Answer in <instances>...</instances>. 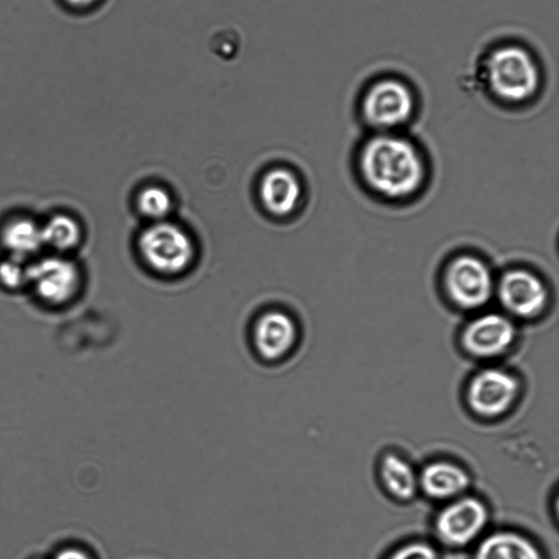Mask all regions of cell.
<instances>
[{"label":"cell","instance_id":"11","mask_svg":"<svg viewBox=\"0 0 559 559\" xmlns=\"http://www.w3.org/2000/svg\"><path fill=\"white\" fill-rule=\"evenodd\" d=\"M252 347L258 358L265 364H277L294 352L298 330L290 316L271 310L260 316L252 329Z\"/></svg>","mask_w":559,"mask_h":559},{"label":"cell","instance_id":"1","mask_svg":"<svg viewBox=\"0 0 559 559\" xmlns=\"http://www.w3.org/2000/svg\"><path fill=\"white\" fill-rule=\"evenodd\" d=\"M358 171L370 191L390 200L408 198L426 179V163L417 145L395 132H377L361 145Z\"/></svg>","mask_w":559,"mask_h":559},{"label":"cell","instance_id":"10","mask_svg":"<svg viewBox=\"0 0 559 559\" xmlns=\"http://www.w3.org/2000/svg\"><path fill=\"white\" fill-rule=\"evenodd\" d=\"M518 329L503 312H483L471 319L460 335L463 350L475 358L488 359L507 353L514 344Z\"/></svg>","mask_w":559,"mask_h":559},{"label":"cell","instance_id":"22","mask_svg":"<svg viewBox=\"0 0 559 559\" xmlns=\"http://www.w3.org/2000/svg\"><path fill=\"white\" fill-rule=\"evenodd\" d=\"M68 4L74 8H85L93 4L96 0H64Z\"/></svg>","mask_w":559,"mask_h":559},{"label":"cell","instance_id":"15","mask_svg":"<svg viewBox=\"0 0 559 559\" xmlns=\"http://www.w3.org/2000/svg\"><path fill=\"white\" fill-rule=\"evenodd\" d=\"M474 559H543L538 547L512 531L495 532L481 539Z\"/></svg>","mask_w":559,"mask_h":559},{"label":"cell","instance_id":"6","mask_svg":"<svg viewBox=\"0 0 559 559\" xmlns=\"http://www.w3.org/2000/svg\"><path fill=\"white\" fill-rule=\"evenodd\" d=\"M81 284L80 269L67 255L55 253L29 263L28 288L46 305H68L76 297Z\"/></svg>","mask_w":559,"mask_h":559},{"label":"cell","instance_id":"9","mask_svg":"<svg viewBox=\"0 0 559 559\" xmlns=\"http://www.w3.org/2000/svg\"><path fill=\"white\" fill-rule=\"evenodd\" d=\"M488 520V508L480 499L461 496L448 501L438 512L433 530L444 545L465 547L481 535Z\"/></svg>","mask_w":559,"mask_h":559},{"label":"cell","instance_id":"18","mask_svg":"<svg viewBox=\"0 0 559 559\" xmlns=\"http://www.w3.org/2000/svg\"><path fill=\"white\" fill-rule=\"evenodd\" d=\"M139 212L147 219L155 222L166 221L173 209V199L169 192L159 186L143 188L136 199Z\"/></svg>","mask_w":559,"mask_h":559},{"label":"cell","instance_id":"16","mask_svg":"<svg viewBox=\"0 0 559 559\" xmlns=\"http://www.w3.org/2000/svg\"><path fill=\"white\" fill-rule=\"evenodd\" d=\"M379 476L386 492L400 501H409L419 491L418 473L408 461L394 452L381 457Z\"/></svg>","mask_w":559,"mask_h":559},{"label":"cell","instance_id":"20","mask_svg":"<svg viewBox=\"0 0 559 559\" xmlns=\"http://www.w3.org/2000/svg\"><path fill=\"white\" fill-rule=\"evenodd\" d=\"M388 559H439V557L430 544L418 540L397 548Z\"/></svg>","mask_w":559,"mask_h":559},{"label":"cell","instance_id":"2","mask_svg":"<svg viewBox=\"0 0 559 559\" xmlns=\"http://www.w3.org/2000/svg\"><path fill=\"white\" fill-rule=\"evenodd\" d=\"M479 73L490 95L509 104L530 99L540 84L536 60L527 49L514 44L492 48L483 58Z\"/></svg>","mask_w":559,"mask_h":559},{"label":"cell","instance_id":"12","mask_svg":"<svg viewBox=\"0 0 559 559\" xmlns=\"http://www.w3.org/2000/svg\"><path fill=\"white\" fill-rule=\"evenodd\" d=\"M419 490L428 498L450 501L464 495L471 485L469 474L450 461H433L418 473Z\"/></svg>","mask_w":559,"mask_h":559},{"label":"cell","instance_id":"17","mask_svg":"<svg viewBox=\"0 0 559 559\" xmlns=\"http://www.w3.org/2000/svg\"><path fill=\"white\" fill-rule=\"evenodd\" d=\"M44 247L56 254L67 255L82 240V227L79 221L67 213H56L41 223Z\"/></svg>","mask_w":559,"mask_h":559},{"label":"cell","instance_id":"19","mask_svg":"<svg viewBox=\"0 0 559 559\" xmlns=\"http://www.w3.org/2000/svg\"><path fill=\"white\" fill-rule=\"evenodd\" d=\"M28 266L26 261L7 255L0 261V285L8 290L28 288Z\"/></svg>","mask_w":559,"mask_h":559},{"label":"cell","instance_id":"14","mask_svg":"<svg viewBox=\"0 0 559 559\" xmlns=\"http://www.w3.org/2000/svg\"><path fill=\"white\" fill-rule=\"evenodd\" d=\"M0 242L8 255L26 261L44 247L41 223L28 216H14L2 225Z\"/></svg>","mask_w":559,"mask_h":559},{"label":"cell","instance_id":"7","mask_svg":"<svg viewBox=\"0 0 559 559\" xmlns=\"http://www.w3.org/2000/svg\"><path fill=\"white\" fill-rule=\"evenodd\" d=\"M495 295L512 319H533L546 308L549 292L542 277L524 267H513L496 280Z\"/></svg>","mask_w":559,"mask_h":559},{"label":"cell","instance_id":"21","mask_svg":"<svg viewBox=\"0 0 559 559\" xmlns=\"http://www.w3.org/2000/svg\"><path fill=\"white\" fill-rule=\"evenodd\" d=\"M53 559H91V557L83 549L70 546L60 549Z\"/></svg>","mask_w":559,"mask_h":559},{"label":"cell","instance_id":"3","mask_svg":"<svg viewBox=\"0 0 559 559\" xmlns=\"http://www.w3.org/2000/svg\"><path fill=\"white\" fill-rule=\"evenodd\" d=\"M447 299L457 309L472 311L486 306L495 295L496 278L480 257L461 253L445 264L441 277Z\"/></svg>","mask_w":559,"mask_h":559},{"label":"cell","instance_id":"8","mask_svg":"<svg viewBox=\"0 0 559 559\" xmlns=\"http://www.w3.org/2000/svg\"><path fill=\"white\" fill-rule=\"evenodd\" d=\"M519 379L502 368H486L469 380L465 400L471 412L483 418L507 413L520 394Z\"/></svg>","mask_w":559,"mask_h":559},{"label":"cell","instance_id":"13","mask_svg":"<svg viewBox=\"0 0 559 559\" xmlns=\"http://www.w3.org/2000/svg\"><path fill=\"white\" fill-rule=\"evenodd\" d=\"M301 198V185L286 168H273L264 174L260 183V199L267 212L275 216L293 213Z\"/></svg>","mask_w":559,"mask_h":559},{"label":"cell","instance_id":"4","mask_svg":"<svg viewBox=\"0 0 559 559\" xmlns=\"http://www.w3.org/2000/svg\"><path fill=\"white\" fill-rule=\"evenodd\" d=\"M415 110V96L407 83L383 78L371 83L360 100V115L377 132H394L409 121Z\"/></svg>","mask_w":559,"mask_h":559},{"label":"cell","instance_id":"5","mask_svg":"<svg viewBox=\"0 0 559 559\" xmlns=\"http://www.w3.org/2000/svg\"><path fill=\"white\" fill-rule=\"evenodd\" d=\"M139 250L151 269L165 275L186 271L194 258L190 236L167 221L152 223L141 233Z\"/></svg>","mask_w":559,"mask_h":559}]
</instances>
